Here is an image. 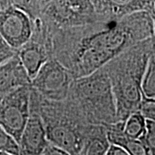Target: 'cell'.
<instances>
[{
  "label": "cell",
  "mask_w": 155,
  "mask_h": 155,
  "mask_svg": "<svg viewBox=\"0 0 155 155\" xmlns=\"http://www.w3.org/2000/svg\"><path fill=\"white\" fill-rule=\"evenodd\" d=\"M155 36L152 15L140 11L117 19H98L52 35V58L75 79L104 66L124 50Z\"/></svg>",
  "instance_id": "cell-1"
},
{
  "label": "cell",
  "mask_w": 155,
  "mask_h": 155,
  "mask_svg": "<svg viewBox=\"0 0 155 155\" xmlns=\"http://www.w3.org/2000/svg\"><path fill=\"white\" fill-rule=\"evenodd\" d=\"M154 37L133 45L102 67L111 83L117 121H125L131 114L140 111L143 79Z\"/></svg>",
  "instance_id": "cell-2"
},
{
  "label": "cell",
  "mask_w": 155,
  "mask_h": 155,
  "mask_svg": "<svg viewBox=\"0 0 155 155\" xmlns=\"http://www.w3.org/2000/svg\"><path fill=\"white\" fill-rule=\"evenodd\" d=\"M30 108L40 116L51 144L77 155L94 125L71 99L51 101L40 96L30 86Z\"/></svg>",
  "instance_id": "cell-3"
},
{
  "label": "cell",
  "mask_w": 155,
  "mask_h": 155,
  "mask_svg": "<svg viewBox=\"0 0 155 155\" xmlns=\"http://www.w3.org/2000/svg\"><path fill=\"white\" fill-rule=\"evenodd\" d=\"M68 98L90 124L106 125L117 121L111 83L102 67L88 75L74 79Z\"/></svg>",
  "instance_id": "cell-4"
},
{
  "label": "cell",
  "mask_w": 155,
  "mask_h": 155,
  "mask_svg": "<svg viewBox=\"0 0 155 155\" xmlns=\"http://www.w3.org/2000/svg\"><path fill=\"white\" fill-rule=\"evenodd\" d=\"M40 18L51 35L55 31L101 19L91 0H50L40 12Z\"/></svg>",
  "instance_id": "cell-5"
},
{
  "label": "cell",
  "mask_w": 155,
  "mask_h": 155,
  "mask_svg": "<svg viewBox=\"0 0 155 155\" xmlns=\"http://www.w3.org/2000/svg\"><path fill=\"white\" fill-rule=\"evenodd\" d=\"M74 79L67 68L51 58L40 68L30 86L46 99L63 101L68 96Z\"/></svg>",
  "instance_id": "cell-6"
},
{
  "label": "cell",
  "mask_w": 155,
  "mask_h": 155,
  "mask_svg": "<svg viewBox=\"0 0 155 155\" xmlns=\"http://www.w3.org/2000/svg\"><path fill=\"white\" fill-rule=\"evenodd\" d=\"M30 86L19 87L0 100V125L19 143L30 116Z\"/></svg>",
  "instance_id": "cell-7"
},
{
  "label": "cell",
  "mask_w": 155,
  "mask_h": 155,
  "mask_svg": "<svg viewBox=\"0 0 155 155\" xmlns=\"http://www.w3.org/2000/svg\"><path fill=\"white\" fill-rule=\"evenodd\" d=\"M32 33V20L24 12L12 5L0 11V35L12 48L18 50Z\"/></svg>",
  "instance_id": "cell-8"
},
{
  "label": "cell",
  "mask_w": 155,
  "mask_h": 155,
  "mask_svg": "<svg viewBox=\"0 0 155 155\" xmlns=\"http://www.w3.org/2000/svg\"><path fill=\"white\" fill-rule=\"evenodd\" d=\"M96 13L101 19H117L140 11L151 15L155 11L154 0H91Z\"/></svg>",
  "instance_id": "cell-9"
},
{
  "label": "cell",
  "mask_w": 155,
  "mask_h": 155,
  "mask_svg": "<svg viewBox=\"0 0 155 155\" xmlns=\"http://www.w3.org/2000/svg\"><path fill=\"white\" fill-rule=\"evenodd\" d=\"M43 121L36 111L30 108V116L18 143L20 155H40L49 145Z\"/></svg>",
  "instance_id": "cell-10"
},
{
  "label": "cell",
  "mask_w": 155,
  "mask_h": 155,
  "mask_svg": "<svg viewBox=\"0 0 155 155\" xmlns=\"http://www.w3.org/2000/svg\"><path fill=\"white\" fill-rule=\"evenodd\" d=\"M31 81L17 53L0 64V100L15 89L30 86Z\"/></svg>",
  "instance_id": "cell-11"
},
{
  "label": "cell",
  "mask_w": 155,
  "mask_h": 155,
  "mask_svg": "<svg viewBox=\"0 0 155 155\" xmlns=\"http://www.w3.org/2000/svg\"><path fill=\"white\" fill-rule=\"evenodd\" d=\"M17 54L31 80L43 64L52 58L47 45L32 38L17 50Z\"/></svg>",
  "instance_id": "cell-12"
},
{
  "label": "cell",
  "mask_w": 155,
  "mask_h": 155,
  "mask_svg": "<svg viewBox=\"0 0 155 155\" xmlns=\"http://www.w3.org/2000/svg\"><path fill=\"white\" fill-rule=\"evenodd\" d=\"M125 121L104 125L110 144L121 147L129 155H151L150 151L141 139H133L124 133Z\"/></svg>",
  "instance_id": "cell-13"
},
{
  "label": "cell",
  "mask_w": 155,
  "mask_h": 155,
  "mask_svg": "<svg viewBox=\"0 0 155 155\" xmlns=\"http://www.w3.org/2000/svg\"><path fill=\"white\" fill-rule=\"evenodd\" d=\"M110 146L105 127L95 124L87 135L77 155H106Z\"/></svg>",
  "instance_id": "cell-14"
},
{
  "label": "cell",
  "mask_w": 155,
  "mask_h": 155,
  "mask_svg": "<svg viewBox=\"0 0 155 155\" xmlns=\"http://www.w3.org/2000/svg\"><path fill=\"white\" fill-rule=\"evenodd\" d=\"M146 121L140 111L131 114L124 122V133L131 138L140 139L147 134Z\"/></svg>",
  "instance_id": "cell-15"
},
{
  "label": "cell",
  "mask_w": 155,
  "mask_h": 155,
  "mask_svg": "<svg viewBox=\"0 0 155 155\" xmlns=\"http://www.w3.org/2000/svg\"><path fill=\"white\" fill-rule=\"evenodd\" d=\"M142 91L145 97L155 98V37L153 41L152 53L143 79Z\"/></svg>",
  "instance_id": "cell-16"
},
{
  "label": "cell",
  "mask_w": 155,
  "mask_h": 155,
  "mask_svg": "<svg viewBox=\"0 0 155 155\" xmlns=\"http://www.w3.org/2000/svg\"><path fill=\"white\" fill-rule=\"evenodd\" d=\"M0 152L12 155H20L17 141L0 125Z\"/></svg>",
  "instance_id": "cell-17"
},
{
  "label": "cell",
  "mask_w": 155,
  "mask_h": 155,
  "mask_svg": "<svg viewBox=\"0 0 155 155\" xmlns=\"http://www.w3.org/2000/svg\"><path fill=\"white\" fill-rule=\"evenodd\" d=\"M140 112L147 120L155 121V100L144 96L141 102Z\"/></svg>",
  "instance_id": "cell-18"
},
{
  "label": "cell",
  "mask_w": 155,
  "mask_h": 155,
  "mask_svg": "<svg viewBox=\"0 0 155 155\" xmlns=\"http://www.w3.org/2000/svg\"><path fill=\"white\" fill-rule=\"evenodd\" d=\"M17 53V50L12 48L0 35V64L12 57Z\"/></svg>",
  "instance_id": "cell-19"
},
{
  "label": "cell",
  "mask_w": 155,
  "mask_h": 155,
  "mask_svg": "<svg viewBox=\"0 0 155 155\" xmlns=\"http://www.w3.org/2000/svg\"><path fill=\"white\" fill-rule=\"evenodd\" d=\"M40 155H70V154L65 152V150L54 146L50 143L49 145L46 147L45 150Z\"/></svg>",
  "instance_id": "cell-20"
},
{
  "label": "cell",
  "mask_w": 155,
  "mask_h": 155,
  "mask_svg": "<svg viewBox=\"0 0 155 155\" xmlns=\"http://www.w3.org/2000/svg\"><path fill=\"white\" fill-rule=\"evenodd\" d=\"M140 139L145 143L151 155H155V136H148L145 134Z\"/></svg>",
  "instance_id": "cell-21"
},
{
  "label": "cell",
  "mask_w": 155,
  "mask_h": 155,
  "mask_svg": "<svg viewBox=\"0 0 155 155\" xmlns=\"http://www.w3.org/2000/svg\"><path fill=\"white\" fill-rule=\"evenodd\" d=\"M106 155H129L121 147L111 144Z\"/></svg>",
  "instance_id": "cell-22"
},
{
  "label": "cell",
  "mask_w": 155,
  "mask_h": 155,
  "mask_svg": "<svg viewBox=\"0 0 155 155\" xmlns=\"http://www.w3.org/2000/svg\"><path fill=\"white\" fill-rule=\"evenodd\" d=\"M50 0H39V3H40V8H42L45 5H46L48 2H49Z\"/></svg>",
  "instance_id": "cell-23"
},
{
  "label": "cell",
  "mask_w": 155,
  "mask_h": 155,
  "mask_svg": "<svg viewBox=\"0 0 155 155\" xmlns=\"http://www.w3.org/2000/svg\"><path fill=\"white\" fill-rule=\"evenodd\" d=\"M19 0H9V2H10V4H11V5H15V4H16L17 2H19Z\"/></svg>",
  "instance_id": "cell-24"
},
{
  "label": "cell",
  "mask_w": 155,
  "mask_h": 155,
  "mask_svg": "<svg viewBox=\"0 0 155 155\" xmlns=\"http://www.w3.org/2000/svg\"><path fill=\"white\" fill-rule=\"evenodd\" d=\"M152 18H153V20H154V28H155V11H154V14H153V15H152Z\"/></svg>",
  "instance_id": "cell-25"
},
{
  "label": "cell",
  "mask_w": 155,
  "mask_h": 155,
  "mask_svg": "<svg viewBox=\"0 0 155 155\" xmlns=\"http://www.w3.org/2000/svg\"><path fill=\"white\" fill-rule=\"evenodd\" d=\"M0 155H12V154H8V153H5V152H0Z\"/></svg>",
  "instance_id": "cell-26"
},
{
  "label": "cell",
  "mask_w": 155,
  "mask_h": 155,
  "mask_svg": "<svg viewBox=\"0 0 155 155\" xmlns=\"http://www.w3.org/2000/svg\"><path fill=\"white\" fill-rule=\"evenodd\" d=\"M154 100H155V98H154Z\"/></svg>",
  "instance_id": "cell-27"
},
{
  "label": "cell",
  "mask_w": 155,
  "mask_h": 155,
  "mask_svg": "<svg viewBox=\"0 0 155 155\" xmlns=\"http://www.w3.org/2000/svg\"><path fill=\"white\" fill-rule=\"evenodd\" d=\"M154 2H155V0H154Z\"/></svg>",
  "instance_id": "cell-28"
}]
</instances>
